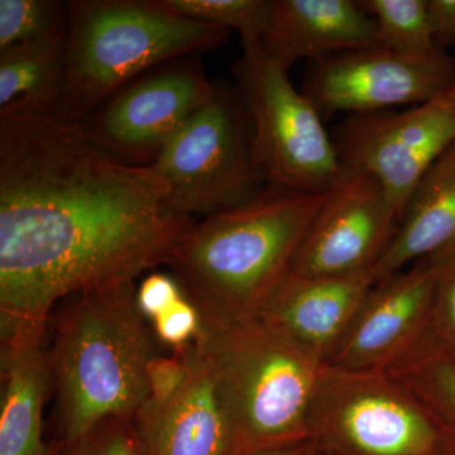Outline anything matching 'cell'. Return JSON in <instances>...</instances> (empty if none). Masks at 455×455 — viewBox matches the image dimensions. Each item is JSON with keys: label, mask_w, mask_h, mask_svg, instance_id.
<instances>
[{"label": "cell", "mask_w": 455, "mask_h": 455, "mask_svg": "<svg viewBox=\"0 0 455 455\" xmlns=\"http://www.w3.org/2000/svg\"><path fill=\"white\" fill-rule=\"evenodd\" d=\"M152 166L122 163L82 123L0 116V331H47L75 293L166 266L196 223Z\"/></svg>", "instance_id": "obj_1"}, {"label": "cell", "mask_w": 455, "mask_h": 455, "mask_svg": "<svg viewBox=\"0 0 455 455\" xmlns=\"http://www.w3.org/2000/svg\"><path fill=\"white\" fill-rule=\"evenodd\" d=\"M136 283L75 293L60 302L50 349L59 440L109 419H133L149 397L147 368L158 355L137 305Z\"/></svg>", "instance_id": "obj_2"}, {"label": "cell", "mask_w": 455, "mask_h": 455, "mask_svg": "<svg viewBox=\"0 0 455 455\" xmlns=\"http://www.w3.org/2000/svg\"><path fill=\"white\" fill-rule=\"evenodd\" d=\"M329 196L268 187L243 205L196 220L170 254V274L196 307L259 316Z\"/></svg>", "instance_id": "obj_3"}, {"label": "cell", "mask_w": 455, "mask_h": 455, "mask_svg": "<svg viewBox=\"0 0 455 455\" xmlns=\"http://www.w3.org/2000/svg\"><path fill=\"white\" fill-rule=\"evenodd\" d=\"M196 307L202 325L194 343L211 366L229 421V455L309 442L310 407L324 362L259 316Z\"/></svg>", "instance_id": "obj_4"}, {"label": "cell", "mask_w": 455, "mask_h": 455, "mask_svg": "<svg viewBox=\"0 0 455 455\" xmlns=\"http://www.w3.org/2000/svg\"><path fill=\"white\" fill-rule=\"evenodd\" d=\"M66 77L55 116L82 123L140 75L218 49L229 29L176 13L164 0L68 2Z\"/></svg>", "instance_id": "obj_5"}, {"label": "cell", "mask_w": 455, "mask_h": 455, "mask_svg": "<svg viewBox=\"0 0 455 455\" xmlns=\"http://www.w3.org/2000/svg\"><path fill=\"white\" fill-rule=\"evenodd\" d=\"M309 442L326 455H455L427 407L388 371L328 364L311 403Z\"/></svg>", "instance_id": "obj_6"}, {"label": "cell", "mask_w": 455, "mask_h": 455, "mask_svg": "<svg viewBox=\"0 0 455 455\" xmlns=\"http://www.w3.org/2000/svg\"><path fill=\"white\" fill-rule=\"evenodd\" d=\"M171 204L197 220L251 202L268 188L254 151L252 125L235 86L214 92L151 164Z\"/></svg>", "instance_id": "obj_7"}, {"label": "cell", "mask_w": 455, "mask_h": 455, "mask_svg": "<svg viewBox=\"0 0 455 455\" xmlns=\"http://www.w3.org/2000/svg\"><path fill=\"white\" fill-rule=\"evenodd\" d=\"M235 80L268 187L305 194L333 190L346 167L324 118L290 82L289 70L266 56L259 42L244 44Z\"/></svg>", "instance_id": "obj_8"}, {"label": "cell", "mask_w": 455, "mask_h": 455, "mask_svg": "<svg viewBox=\"0 0 455 455\" xmlns=\"http://www.w3.org/2000/svg\"><path fill=\"white\" fill-rule=\"evenodd\" d=\"M214 86L197 55L179 57L132 80L82 124L122 163L151 166Z\"/></svg>", "instance_id": "obj_9"}, {"label": "cell", "mask_w": 455, "mask_h": 455, "mask_svg": "<svg viewBox=\"0 0 455 455\" xmlns=\"http://www.w3.org/2000/svg\"><path fill=\"white\" fill-rule=\"evenodd\" d=\"M333 140L343 166L372 175L401 217L424 173L455 143V84L400 113L350 116Z\"/></svg>", "instance_id": "obj_10"}, {"label": "cell", "mask_w": 455, "mask_h": 455, "mask_svg": "<svg viewBox=\"0 0 455 455\" xmlns=\"http://www.w3.org/2000/svg\"><path fill=\"white\" fill-rule=\"evenodd\" d=\"M455 84V60L444 49L409 55L376 46L310 62L301 92L323 118L419 106Z\"/></svg>", "instance_id": "obj_11"}, {"label": "cell", "mask_w": 455, "mask_h": 455, "mask_svg": "<svg viewBox=\"0 0 455 455\" xmlns=\"http://www.w3.org/2000/svg\"><path fill=\"white\" fill-rule=\"evenodd\" d=\"M401 217L370 173L347 169L317 214L291 274L343 277L372 274L394 241Z\"/></svg>", "instance_id": "obj_12"}, {"label": "cell", "mask_w": 455, "mask_h": 455, "mask_svg": "<svg viewBox=\"0 0 455 455\" xmlns=\"http://www.w3.org/2000/svg\"><path fill=\"white\" fill-rule=\"evenodd\" d=\"M435 274L430 256L374 283L326 364L387 371L405 357L427 331Z\"/></svg>", "instance_id": "obj_13"}, {"label": "cell", "mask_w": 455, "mask_h": 455, "mask_svg": "<svg viewBox=\"0 0 455 455\" xmlns=\"http://www.w3.org/2000/svg\"><path fill=\"white\" fill-rule=\"evenodd\" d=\"M175 350L190 374L175 397L164 403L147 400L134 416L143 455H229L232 431L211 366L194 341Z\"/></svg>", "instance_id": "obj_14"}, {"label": "cell", "mask_w": 455, "mask_h": 455, "mask_svg": "<svg viewBox=\"0 0 455 455\" xmlns=\"http://www.w3.org/2000/svg\"><path fill=\"white\" fill-rule=\"evenodd\" d=\"M373 284L371 274L307 277L290 272L259 317L326 364Z\"/></svg>", "instance_id": "obj_15"}, {"label": "cell", "mask_w": 455, "mask_h": 455, "mask_svg": "<svg viewBox=\"0 0 455 455\" xmlns=\"http://www.w3.org/2000/svg\"><path fill=\"white\" fill-rule=\"evenodd\" d=\"M259 44L289 71L299 60L379 46L372 17L353 0H274Z\"/></svg>", "instance_id": "obj_16"}, {"label": "cell", "mask_w": 455, "mask_h": 455, "mask_svg": "<svg viewBox=\"0 0 455 455\" xmlns=\"http://www.w3.org/2000/svg\"><path fill=\"white\" fill-rule=\"evenodd\" d=\"M46 331H0V455H52L44 440V407L51 386Z\"/></svg>", "instance_id": "obj_17"}, {"label": "cell", "mask_w": 455, "mask_h": 455, "mask_svg": "<svg viewBox=\"0 0 455 455\" xmlns=\"http://www.w3.org/2000/svg\"><path fill=\"white\" fill-rule=\"evenodd\" d=\"M455 243V143L424 173L407 200L394 241L372 271L374 283Z\"/></svg>", "instance_id": "obj_18"}, {"label": "cell", "mask_w": 455, "mask_h": 455, "mask_svg": "<svg viewBox=\"0 0 455 455\" xmlns=\"http://www.w3.org/2000/svg\"><path fill=\"white\" fill-rule=\"evenodd\" d=\"M66 38L68 32L0 51V116H55L65 86Z\"/></svg>", "instance_id": "obj_19"}, {"label": "cell", "mask_w": 455, "mask_h": 455, "mask_svg": "<svg viewBox=\"0 0 455 455\" xmlns=\"http://www.w3.org/2000/svg\"><path fill=\"white\" fill-rule=\"evenodd\" d=\"M387 371L427 407L455 448V362L419 343Z\"/></svg>", "instance_id": "obj_20"}, {"label": "cell", "mask_w": 455, "mask_h": 455, "mask_svg": "<svg viewBox=\"0 0 455 455\" xmlns=\"http://www.w3.org/2000/svg\"><path fill=\"white\" fill-rule=\"evenodd\" d=\"M359 4L376 23L379 46L409 55L442 49L434 40L427 0H362Z\"/></svg>", "instance_id": "obj_21"}, {"label": "cell", "mask_w": 455, "mask_h": 455, "mask_svg": "<svg viewBox=\"0 0 455 455\" xmlns=\"http://www.w3.org/2000/svg\"><path fill=\"white\" fill-rule=\"evenodd\" d=\"M176 13L239 33L242 44L260 42L274 0H164Z\"/></svg>", "instance_id": "obj_22"}, {"label": "cell", "mask_w": 455, "mask_h": 455, "mask_svg": "<svg viewBox=\"0 0 455 455\" xmlns=\"http://www.w3.org/2000/svg\"><path fill=\"white\" fill-rule=\"evenodd\" d=\"M68 2L0 0V51L68 32Z\"/></svg>", "instance_id": "obj_23"}, {"label": "cell", "mask_w": 455, "mask_h": 455, "mask_svg": "<svg viewBox=\"0 0 455 455\" xmlns=\"http://www.w3.org/2000/svg\"><path fill=\"white\" fill-rule=\"evenodd\" d=\"M433 259L436 274L429 322L419 343L455 362V243L433 254Z\"/></svg>", "instance_id": "obj_24"}, {"label": "cell", "mask_w": 455, "mask_h": 455, "mask_svg": "<svg viewBox=\"0 0 455 455\" xmlns=\"http://www.w3.org/2000/svg\"><path fill=\"white\" fill-rule=\"evenodd\" d=\"M52 455H143L133 419H109L71 442L53 443Z\"/></svg>", "instance_id": "obj_25"}, {"label": "cell", "mask_w": 455, "mask_h": 455, "mask_svg": "<svg viewBox=\"0 0 455 455\" xmlns=\"http://www.w3.org/2000/svg\"><path fill=\"white\" fill-rule=\"evenodd\" d=\"M202 325L196 305L187 295L152 320L156 339L173 350L184 348L196 340Z\"/></svg>", "instance_id": "obj_26"}, {"label": "cell", "mask_w": 455, "mask_h": 455, "mask_svg": "<svg viewBox=\"0 0 455 455\" xmlns=\"http://www.w3.org/2000/svg\"><path fill=\"white\" fill-rule=\"evenodd\" d=\"M190 374L187 359L178 350L171 355L158 353L149 362L147 368L148 379V400L156 403H164L176 396L184 387Z\"/></svg>", "instance_id": "obj_27"}, {"label": "cell", "mask_w": 455, "mask_h": 455, "mask_svg": "<svg viewBox=\"0 0 455 455\" xmlns=\"http://www.w3.org/2000/svg\"><path fill=\"white\" fill-rule=\"evenodd\" d=\"M185 292L171 274L152 272L137 286V305L146 319L154 320L172 307Z\"/></svg>", "instance_id": "obj_28"}, {"label": "cell", "mask_w": 455, "mask_h": 455, "mask_svg": "<svg viewBox=\"0 0 455 455\" xmlns=\"http://www.w3.org/2000/svg\"><path fill=\"white\" fill-rule=\"evenodd\" d=\"M427 11L436 44L455 46V0H427Z\"/></svg>", "instance_id": "obj_29"}, {"label": "cell", "mask_w": 455, "mask_h": 455, "mask_svg": "<svg viewBox=\"0 0 455 455\" xmlns=\"http://www.w3.org/2000/svg\"><path fill=\"white\" fill-rule=\"evenodd\" d=\"M310 442L300 444L284 445V447L265 449L247 455H307Z\"/></svg>", "instance_id": "obj_30"}, {"label": "cell", "mask_w": 455, "mask_h": 455, "mask_svg": "<svg viewBox=\"0 0 455 455\" xmlns=\"http://www.w3.org/2000/svg\"><path fill=\"white\" fill-rule=\"evenodd\" d=\"M307 455H320L319 449H317L315 445L313 444V443H310Z\"/></svg>", "instance_id": "obj_31"}, {"label": "cell", "mask_w": 455, "mask_h": 455, "mask_svg": "<svg viewBox=\"0 0 455 455\" xmlns=\"http://www.w3.org/2000/svg\"><path fill=\"white\" fill-rule=\"evenodd\" d=\"M320 455H326V454H324V453H322V451H320Z\"/></svg>", "instance_id": "obj_32"}]
</instances>
